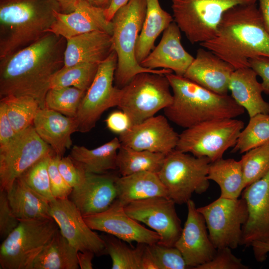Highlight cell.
I'll return each instance as SVG.
<instances>
[{
    "label": "cell",
    "instance_id": "6da1fadb",
    "mask_svg": "<svg viewBox=\"0 0 269 269\" xmlns=\"http://www.w3.org/2000/svg\"><path fill=\"white\" fill-rule=\"evenodd\" d=\"M66 39L48 32L40 39L0 59V98L27 96L45 108L52 79L64 65Z\"/></svg>",
    "mask_w": 269,
    "mask_h": 269
},
{
    "label": "cell",
    "instance_id": "7a4b0ae2",
    "mask_svg": "<svg viewBox=\"0 0 269 269\" xmlns=\"http://www.w3.org/2000/svg\"><path fill=\"white\" fill-rule=\"evenodd\" d=\"M199 44L235 70L249 67L251 58L269 57V34L256 3L229 9L224 13L215 35Z\"/></svg>",
    "mask_w": 269,
    "mask_h": 269
},
{
    "label": "cell",
    "instance_id": "3957f363",
    "mask_svg": "<svg viewBox=\"0 0 269 269\" xmlns=\"http://www.w3.org/2000/svg\"><path fill=\"white\" fill-rule=\"evenodd\" d=\"M165 75L173 100L164 113L180 127L187 129L208 121L236 118L245 113L231 96L215 93L184 76L172 73Z\"/></svg>",
    "mask_w": 269,
    "mask_h": 269
},
{
    "label": "cell",
    "instance_id": "277c9868",
    "mask_svg": "<svg viewBox=\"0 0 269 269\" xmlns=\"http://www.w3.org/2000/svg\"><path fill=\"white\" fill-rule=\"evenodd\" d=\"M57 11L56 0H0V59L47 33Z\"/></svg>",
    "mask_w": 269,
    "mask_h": 269
},
{
    "label": "cell",
    "instance_id": "5b68a950",
    "mask_svg": "<svg viewBox=\"0 0 269 269\" xmlns=\"http://www.w3.org/2000/svg\"><path fill=\"white\" fill-rule=\"evenodd\" d=\"M146 7V0H130L116 11L111 20L113 47L118 59L114 82L115 86L119 88L140 73H172L169 69L144 68L136 60L135 47L144 21Z\"/></svg>",
    "mask_w": 269,
    "mask_h": 269
},
{
    "label": "cell",
    "instance_id": "8992f818",
    "mask_svg": "<svg viewBox=\"0 0 269 269\" xmlns=\"http://www.w3.org/2000/svg\"><path fill=\"white\" fill-rule=\"evenodd\" d=\"M170 88L165 74L138 73L119 89L116 106L127 114L133 125L139 124L171 104Z\"/></svg>",
    "mask_w": 269,
    "mask_h": 269
},
{
    "label": "cell",
    "instance_id": "52a82bcc",
    "mask_svg": "<svg viewBox=\"0 0 269 269\" xmlns=\"http://www.w3.org/2000/svg\"><path fill=\"white\" fill-rule=\"evenodd\" d=\"M59 230L52 218L20 219L0 246V269H33L36 258Z\"/></svg>",
    "mask_w": 269,
    "mask_h": 269
},
{
    "label": "cell",
    "instance_id": "ba28073f",
    "mask_svg": "<svg viewBox=\"0 0 269 269\" xmlns=\"http://www.w3.org/2000/svg\"><path fill=\"white\" fill-rule=\"evenodd\" d=\"M210 163L206 157H196L175 149L167 154L157 174L168 198L176 204H186L193 193L206 191L209 186L207 175Z\"/></svg>",
    "mask_w": 269,
    "mask_h": 269
},
{
    "label": "cell",
    "instance_id": "9c48e42d",
    "mask_svg": "<svg viewBox=\"0 0 269 269\" xmlns=\"http://www.w3.org/2000/svg\"><path fill=\"white\" fill-rule=\"evenodd\" d=\"M257 0H172L176 22L192 44L201 43L216 34L224 13L239 4L256 3Z\"/></svg>",
    "mask_w": 269,
    "mask_h": 269
},
{
    "label": "cell",
    "instance_id": "30bf717a",
    "mask_svg": "<svg viewBox=\"0 0 269 269\" xmlns=\"http://www.w3.org/2000/svg\"><path fill=\"white\" fill-rule=\"evenodd\" d=\"M244 123L236 118L202 122L185 129L180 134L175 149L196 157H206L211 162L223 158L233 147Z\"/></svg>",
    "mask_w": 269,
    "mask_h": 269
},
{
    "label": "cell",
    "instance_id": "8fae6325",
    "mask_svg": "<svg viewBox=\"0 0 269 269\" xmlns=\"http://www.w3.org/2000/svg\"><path fill=\"white\" fill-rule=\"evenodd\" d=\"M197 210L204 218L209 238L216 249L225 247L234 249L241 245L243 227L248 217L244 198L220 196Z\"/></svg>",
    "mask_w": 269,
    "mask_h": 269
},
{
    "label": "cell",
    "instance_id": "7c38bea8",
    "mask_svg": "<svg viewBox=\"0 0 269 269\" xmlns=\"http://www.w3.org/2000/svg\"><path fill=\"white\" fill-rule=\"evenodd\" d=\"M117 61L114 50L99 64L95 77L86 92L75 117L78 132L91 131L106 110L116 106L119 88L114 86L113 83Z\"/></svg>",
    "mask_w": 269,
    "mask_h": 269
},
{
    "label": "cell",
    "instance_id": "4fadbf2b",
    "mask_svg": "<svg viewBox=\"0 0 269 269\" xmlns=\"http://www.w3.org/2000/svg\"><path fill=\"white\" fill-rule=\"evenodd\" d=\"M54 153L33 125L18 133L11 142L0 147V189L8 191L15 180L27 169Z\"/></svg>",
    "mask_w": 269,
    "mask_h": 269
},
{
    "label": "cell",
    "instance_id": "5bb4252c",
    "mask_svg": "<svg viewBox=\"0 0 269 269\" xmlns=\"http://www.w3.org/2000/svg\"><path fill=\"white\" fill-rule=\"evenodd\" d=\"M175 204L167 197H154L133 201L124 209L132 218L156 232L160 237L159 243L175 246L183 229Z\"/></svg>",
    "mask_w": 269,
    "mask_h": 269
},
{
    "label": "cell",
    "instance_id": "9a60e30c",
    "mask_svg": "<svg viewBox=\"0 0 269 269\" xmlns=\"http://www.w3.org/2000/svg\"><path fill=\"white\" fill-rule=\"evenodd\" d=\"M50 214L62 235L78 252L90 251L96 256L107 255L104 240L89 227L69 198L50 202Z\"/></svg>",
    "mask_w": 269,
    "mask_h": 269
},
{
    "label": "cell",
    "instance_id": "2e32d148",
    "mask_svg": "<svg viewBox=\"0 0 269 269\" xmlns=\"http://www.w3.org/2000/svg\"><path fill=\"white\" fill-rule=\"evenodd\" d=\"M89 227L93 230L112 235L131 245L133 242L152 245L160 241V237L130 217L124 206L116 199L104 212L83 216Z\"/></svg>",
    "mask_w": 269,
    "mask_h": 269
},
{
    "label": "cell",
    "instance_id": "e0dca14e",
    "mask_svg": "<svg viewBox=\"0 0 269 269\" xmlns=\"http://www.w3.org/2000/svg\"><path fill=\"white\" fill-rule=\"evenodd\" d=\"M164 116H153L119 135L121 145L167 155L175 149L179 134Z\"/></svg>",
    "mask_w": 269,
    "mask_h": 269
},
{
    "label": "cell",
    "instance_id": "ac0fdd59",
    "mask_svg": "<svg viewBox=\"0 0 269 269\" xmlns=\"http://www.w3.org/2000/svg\"><path fill=\"white\" fill-rule=\"evenodd\" d=\"M186 204L187 219L175 247L181 253L188 267L195 269L211 260L217 249L209 238L204 218L194 201L190 199Z\"/></svg>",
    "mask_w": 269,
    "mask_h": 269
},
{
    "label": "cell",
    "instance_id": "d6986e66",
    "mask_svg": "<svg viewBox=\"0 0 269 269\" xmlns=\"http://www.w3.org/2000/svg\"><path fill=\"white\" fill-rule=\"evenodd\" d=\"M243 191L248 217L243 227L241 245L251 246L254 241L269 240V171Z\"/></svg>",
    "mask_w": 269,
    "mask_h": 269
},
{
    "label": "cell",
    "instance_id": "ffe728a7",
    "mask_svg": "<svg viewBox=\"0 0 269 269\" xmlns=\"http://www.w3.org/2000/svg\"><path fill=\"white\" fill-rule=\"evenodd\" d=\"M55 19L48 32L69 39L83 33L100 31L113 33V24L105 15V9L79 0L75 10L64 13L57 11Z\"/></svg>",
    "mask_w": 269,
    "mask_h": 269
},
{
    "label": "cell",
    "instance_id": "44dd1931",
    "mask_svg": "<svg viewBox=\"0 0 269 269\" xmlns=\"http://www.w3.org/2000/svg\"><path fill=\"white\" fill-rule=\"evenodd\" d=\"M116 177L108 173H87L84 182L73 188L69 199L83 216L104 212L117 198Z\"/></svg>",
    "mask_w": 269,
    "mask_h": 269
},
{
    "label": "cell",
    "instance_id": "7402d4cb",
    "mask_svg": "<svg viewBox=\"0 0 269 269\" xmlns=\"http://www.w3.org/2000/svg\"><path fill=\"white\" fill-rule=\"evenodd\" d=\"M235 69L228 62L204 48L197 49L196 57L184 77L219 95H227Z\"/></svg>",
    "mask_w": 269,
    "mask_h": 269
},
{
    "label": "cell",
    "instance_id": "603a6c76",
    "mask_svg": "<svg viewBox=\"0 0 269 269\" xmlns=\"http://www.w3.org/2000/svg\"><path fill=\"white\" fill-rule=\"evenodd\" d=\"M181 30L173 21L164 30L159 44L140 65L150 69H169L175 74L183 76L194 59L181 43Z\"/></svg>",
    "mask_w": 269,
    "mask_h": 269
},
{
    "label": "cell",
    "instance_id": "cb8c5ba5",
    "mask_svg": "<svg viewBox=\"0 0 269 269\" xmlns=\"http://www.w3.org/2000/svg\"><path fill=\"white\" fill-rule=\"evenodd\" d=\"M32 125L40 137L61 157L72 144V134L78 132L75 118L47 108L39 110Z\"/></svg>",
    "mask_w": 269,
    "mask_h": 269
},
{
    "label": "cell",
    "instance_id": "d4e9b609",
    "mask_svg": "<svg viewBox=\"0 0 269 269\" xmlns=\"http://www.w3.org/2000/svg\"><path fill=\"white\" fill-rule=\"evenodd\" d=\"M66 41L65 67L82 63L100 64L114 50L112 35L103 31L83 33Z\"/></svg>",
    "mask_w": 269,
    "mask_h": 269
},
{
    "label": "cell",
    "instance_id": "484cf974",
    "mask_svg": "<svg viewBox=\"0 0 269 269\" xmlns=\"http://www.w3.org/2000/svg\"><path fill=\"white\" fill-rule=\"evenodd\" d=\"M257 73L250 67L236 69L229 84L231 96L243 107L250 117L259 114H269V103L262 97L263 89Z\"/></svg>",
    "mask_w": 269,
    "mask_h": 269
},
{
    "label": "cell",
    "instance_id": "4316f807",
    "mask_svg": "<svg viewBox=\"0 0 269 269\" xmlns=\"http://www.w3.org/2000/svg\"><path fill=\"white\" fill-rule=\"evenodd\" d=\"M116 200L123 206L136 200L154 197H167L166 188L157 173L143 171L116 177Z\"/></svg>",
    "mask_w": 269,
    "mask_h": 269
},
{
    "label": "cell",
    "instance_id": "83f0119b",
    "mask_svg": "<svg viewBox=\"0 0 269 269\" xmlns=\"http://www.w3.org/2000/svg\"><path fill=\"white\" fill-rule=\"evenodd\" d=\"M13 214L19 219L52 218L50 202L29 187L20 177L6 192Z\"/></svg>",
    "mask_w": 269,
    "mask_h": 269
},
{
    "label": "cell",
    "instance_id": "f1b7e54d",
    "mask_svg": "<svg viewBox=\"0 0 269 269\" xmlns=\"http://www.w3.org/2000/svg\"><path fill=\"white\" fill-rule=\"evenodd\" d=\"M121 146L119 137L94 149L74 145L69 156L86 173L105 174L117 169L118 151Z\"/></svg>",
    "mask_w": 269,
    "mask_h": 269
},
{
    "label": "cell",
    "instance_id": "f546056e",
    "mask_svg": "<svg viewBox=\"0 0 269 269\" xmlns=\"http://www.w3.org/2000/svg\"><path fill=\"white\" fill-rule=\"evenodd\" d=\"M146 15L135 47V57L139 64L155 47L157 37L174 21L158 0H146Z\"/></svg>",
    "mask_w": 269,
    "mask_h": 269
},
{
    "label": "cell",
    "instance_id": "4dcf8cb0",
    "mask_svg": "<svg viewBox=\"0 0 269 269\" xmlns=\"http://www.w3.org/2000/svg\"><path fill=\"white\" fill-rule=\"evenodd\" d=\"M77 253L59 229L36 258L33 269H78Z\"/></svg>",
    "mask_w": 269,
    "mask_h": 269
},
{
    "label": "cell",
    "instance_id": "1f68e13d",
    "mask_svg": "<svg viewBox=\"0 0 269 269\" xmlns=\"http://www.w3.org/2000/svg\"><path fill=\"white\" fill-rule=\"evenodd\" d=\"M207 178L219 186L222 197L239 198L245 189L241 160L222 158L211 162Z\"/></svg>",
    "mask_w": 269,
    "mask_h": 269
},
{
    "label": "cell",
    "instance_id": "d6a6232c",
    "mask_svg": "<svg viewBox=\"0 0 269 269\" xmlns=\"http://www.w3.org/2000/svg\"><path fill=\"white\" fill-rule=\"evenodd\" d=\"M166 155L121 145L117 154V169L122 176L143 171L157 173L162 167Z\"/></svg>",
    "mask_w": 269,
    "mask_h": 269
},
{
    "label": "cell",
    "instance_id": "836d02e7",
    "mask_svg": "<svg viewBox=\"0 0 269 269\" xmlns=\"http://www.w3.org/2000/svg\"><path fill=\"white\" fill-rule=\"evenodd\" d=\"M104 240L107 255L112 261V269H141L142 256L147 244L137 243L130 248L121 239L107 234L100 235Z\"/></svg>",
    "mask_w": 269,
    "mask_h": 269
},
{
    "label": "cell",
    "instance_id": "e575fe53",
    "mask_svg": "<svg viewBox=\"0 0 269 269\" xmlns=\"http://www.w3.org/2000/svg\"><path fill=\"white\" fill-rule=\"evenodd\" d=\"M0 101L4 103L8 118L17 134L32 125L41 108L35 99L27 96H9L0 98Z\"/></svg>",
    "mask_w": 269,
    "mask_h": 269
},
{
    "label": "cell",
    "instance_id": "d590c367",
    "mask_svg": "<svg viewBox=\"0 0 269 269\" xmlns=\"http://www.w3.org/2000/svg\"><path fill=\"white\" fill-rule=\"evenodd\" d=\"M269 143V114H259L250 118L247 126L242 130L232 149L243 153Z\"/></svg>",
    "mask_w": 269,
    "mask_h": 269
},
{
    "label": "cell",
    "instance_id": "8d00e7d4",
    "mask_svg": "<svg viewBox=\"0 0 269 269\" xmlns=\"http://www.w3.org/2000/svg\"><path fill=\"white\" fill-rule=\"evenodd\" d=\"M99 64L82 63L63 66L53 77L50 88L73 87L87 91L96 75Z\"/></svg>",
    "mask_w": 269,
    "mask_h": 269
},
{
    "label": "cell",
    "instance_id": "74e56055",
    "mask_svg": "<svg viewBox=\"0 0 269 269\" xmlns=\"http://www.w3.org/2000/svg\"><path fill=\"white\" fill-rule=\"evenodd\" d=\"M86 91L73 87L51 88L45 98V108L75 118Z\"/></svg>",
    "mask_w": 269,
    "mask_h": 269
},
{
    "label": "cell",
    "instance_id": "f35d334b",
    "mask_svg": "<svg viewBox=\"0 0 269 269\" xmlns=\"http://www.w3.org/2000/svg\"><path fill=\"white\" fill-rule=\"evenodd\" d=\"M241 160L245 188L269 171V143L246 152Z\"/></svg>",
    "mask_w": 269,
    "mask_h": 269
},
{
    "label": "cell",
    "instance_id": "ab89813d",
    "mask_svg": "<svg viewBox=\"0 0 269 269\" xmlns=\"http://www.w3.org/2000/svg\"><path fill=\"white\" fill-rule=\"evenodd\" d=\"M54 153L40 159L19 177L32 189L49 202L55 199L51 191L48 170L50 156Z\"/></svg>",
    "mask_w": 269,
    "mask_h": 269
},
{
    "label": "cell",
    "instance_id": "60d3db41",
    "mask_svg": "<svg viewBox=\"0 0 269 269\" xmlns=\"http://www.w3.org/2000/svg\"><path fill=\"white\" fill-rule=\"evenodd\" d=\"M160 269H185L189 268L180 251L175 246H167L158 242L147 245Z\"/></svg>",
    "mask_w": 269,
    "mask_h": 269
},
{
    "label": "cell",
    "instance_id": "b9f144b4",
    "mask_svg": "<svg viewBox=\"0 0 269 269\" xmlns=\"http://www.w3.org/2000/svg\"><path fill=\"white\" fill-rule=\"evenodd\" d=\"M231 249L225 247L217 249L213 259L195 269H248L242 260L236 257Z\"/></svg>",
    "mask_w": 269,
    "mask_h": 269
},
{
    "label": "cell",
    "instance_id": "7bdbcfd3",
    "mask_svg": "<svg viewBox=\"0 0 269 269\" xmlns=\"http://www.w3.org/2000/svg\"><path fill=\"white\" fill-rule=\"evenodd\" d=\"M61 157L55 153L50 158L48 164V174L50 188L54 199L69 198L73 188L65 181L58 168V160Z\"/></svg>",
    "mask_w": 269,
    "mask_h": 269
},
{
    "label": "cell",
    "instance_id": "ee69618b",
    "mask_svg": "<svg viewBox=\"0 0 269 269\" xmlns=\"http://www.w3.org/2000/svg\"><path fill=\"white\" fill-rule=\"evenodd\" d=\"M57 165L61 175L72 188L80 186L85 181L87 173L78 166L69 155L59 157Z\"/></svg>",
    "mask_w": 269,
    "mask_h": 269
},
{
    "label": "cell",
    "instance_id": "f6af8a7d",
    "mask_svg": "<svg viewBox=\"0 0 269 269\" xmlns=\"http://www.w3.org/2000/svg\"><path fill=\"white\" fill-rule=\"evenodd\" d=\"M19 220L13 214L8 203L7 192L0 189V238L1 240L14 230Z\"/></svg>",
    "mask_w": 269,
    "mask_h": 269
},
{
    "label": "cell",
    "instance_id": "bcb514c9",
    "mask_svg": "<svg viewBox=\"0 0 269 269\" xmlns=\"http://www.w3.org/2000/svg\"><path fill=\"white\" fill-rule=\"evenodd\" d=\"M105 122L108 129L119 135L127 132L133 126L129 117L122 110L110 113Z\"/></svg>",
    "mask_w": 269,
    "mask_h": 269
},
{
    "label": "cell",
    "instance_id": "7dc6e473",
    "mask_svg": "<svg viewBox=\"0 0 269 269\" xmlns=\"http://www.w3.org/2000/svg\"><path fill=\"white\" fill-rule=\"evenodd\" d=\"M249 67L259 76L263 92L269 95V57L257 56L249 60Z\"/></svg>",
    "mask_w": 269,
    "mask_h": 269
},
{
    "label": "cell",
    "instance_id": "c3c4849f",
    "mask_svg": "<svg viewBox=\"0 0 269 269\" xmlns=\"http://www.w3.org/2000/svg\"><path fill=\"white\" fill-rule=\"evenodd\" d=\"M17 134L10 124L4 103L0 101V147L11 142Z\"/></svg>",
    "mask_w": 269,
    "mask_h": 269
},
{
    "label": "cell",
    "instance_id": "681fc988",
    "mask_svg": "<svg viewBox=\"0 0 269 269\" xmlns=\"http://www.w3.org/2000/svg\"><path fill=\"white\" fill-rule=\"evenodd\" d=\"M251 246L253 248L256 260L263 262L267 259L269 253V240L266 241H256L253 242Z\"/></svg>",
    "mask_w": 269,
    "mask_h": 269
},
{
    "label": "cell",
    "instance_id": "f907efd6",
    "mask_svg": "<svg viewBox=\"0 0 269 269\" xmlns=\"http://www.w3.org/2000/svg\"><path fill=\"white\" fill-rule=\"evenodd\" d=\"M141 269H160L159 264L148 249L147 245H146L142 256Z\"/></svg>",
    "mask_w": 269,
    "mask_h": 269
},
{
    "label": "cell",
    "instance_id": "816d5d0a",
    "mask_svg": "<svg viewBox=\"0 0 269 269\" xmlns=\"http://www.w3.org/2000/svg\"><path fill=\"white\" fill-rule=\"evenodd\" d=\"M95 254L90 251L78 252L77 259L79 268L81 269H92V260Z\"/></svg>",
    "mask_w": 269,
    "mask_h": 269
},
{
    "label": "cell",
    "instance_id": "f5cc1de1",
    "mask_svg": "<svg viewBox=\"0 0 269 269\" xmlns=\"http://www.w3.org/2000/svg\"><path fill=\"white\" fill-rule=\"evenodd\" d=\"M259 2V9L260 11L264 24L269 34V0H257Z\"/></svg>",
    "mask_w": 269,
    "mask_h": 269
},
{
    "label": "cell",
    "instance_id": "db71d44e",
    "mask_svg": "<svg viewBox=\"0 0 269 269\" xmlns=\"http://www.w3.org/2000/svg\"><path fill=\"white\" fill-rule=\"evenodd\" d=\"M130 0H112L110 6L105 9L107 18L111 21L116 11L127 3Z\"/></svg>",
    "mask_w": 269,
    "mask_h": 269
},
{
    "label": "cell",
    "instance_id": "11a10c76",
    "mask_svg": "<svg viewBox=\"0 0 269 269\" xmlns=\"http://www.w3.org/2000/svg\"><path fill=\"white\" fill-rule=\"evenodd\" d=\"M58 3L61 12L70 13L75 10L79 0H56Z\"/></svg>",
    "mask_w": 269,
    "mask_h": 269
},
{
    "label": "cell",
    "instance_id": "9f6ffc18",
    "mask_svg": "<svg viewBox=\"0 0 269 269\" xmlns=\"http://www.w3.org/2000/svg\"><path fill=\"white\" fill-rule=\"evenodd\" d=\"M94 6L107 9L110 5L112 0H85Z\"/></svg>",
    "mask_w": 269,
    "mask_h": 269
}]
</instances>
